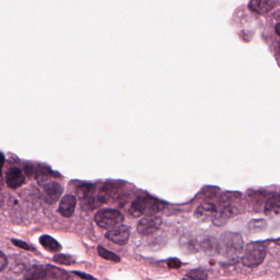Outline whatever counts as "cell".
<instances>
[{"label":"cell","mask_w":280,"mask_h":280,"mask_svg":"<svg viewBox=\"0 0 280 280\" xmlns=\"http://www.w3.org/2000/svg\"><path fill=\"white\" fill-rule=\"evenodd\" d=\"M218 248L222 256L233 260L244 252V240L239 233L225 232L218 240Z\"/></svg>","instance_id":"6da1fadb"},{"label":"cell","mask_w":280,"mask_h":280,"mask_svg":"<svg viewBox=\"0 0 280 280\" xmlns=\"http://www.w3.org/2000/svg\"><path fill=\"white\" fill-rule=\"evenodd\" d=\"M164 206L165 204L164 202L153 198L152 196L147 195L140 196L132 203L129 214L133 218H138L141 215H156L164 208Z\"/></svg>","instance_id":"7a4b0ae2"},{"label":"cell","mask_w":280,"mask_h":280,"mask_svg":"<svg viewBox=\"0 0 280 280\" xmlns=\"http://www.w3.org/2000/svg\"><path fill=\"white\" fill-rule=\"evenodd\" d=\"M266 254V246L263 242L253 241L246 247L241 260L247 267L256 268L263 263Z\"/></svg>","instance_id":"3957f363"},{"label":"cell","mask_w":280,"mask_h":280,"mask_svg":"<svg viewBox=\"0 0 280 280\" xmlns=\"http://www.w3.org/2000/svg\"><path fill=\"white\" fill-rule=\"evenodd\" d=\"M95 221L99 227L111 230L122 225L124 221V215L117 210L104 209L96 213Z\"/></svg>","instance_id":"277c9868"},{"label":"cell","mask_w":280,"mask_h":280,"mask_svg":"<svg viewBox=\"0 0 280 280\" xmlns=\"http://www.w3.org/2000/svg\"><path fill=\"white\" fill-rule=\"evenodd\" d=\"M162 223L161 217L158 215L144 217L137 225V232L142 236L152 235L160 229Z\"/></svg>","instance_id":"5b68a950"},{"label":"cell","mask_w":280,"mask_h":280,"mask_svg":"<svg viewBox=\"0 0 280 280\" xmlns=\"http://www.w3.org/2000/svg\"><path fill=\"white\" fill-rule=\"evenodd\" d=\"M130 235H131L130 228L126 225H120L119 227L107 232L105 237L118 245L124 246L128 242Z\"/></svg>","instance_id":"8992f818"},{"label":"cell","mask_w":280,"mask_h":280,"mask_svg":"<svg viewBox=\"0 0 280 280\" xmlns=\"http://www.w3.org/2000/svg\"><path fill=\"white\" fill-rule=\"evenodd\" d=\"M63 186L57 182H50L44 186L43 198L45 202L54 204L60 200L63 193Z\"/></svg>","instance_id":"52a82bcc"},{"label":"cell","mask_w":280,"mask_h":280,"mask_svg":"<svg viewBox=\"0 0 280 280\" xmlns=\"http://www.w3.org/2000/svg\"><path fill=\"white\" fill-rule=\"evenodd\" d=\"M237 214L235 207L231 204H225L219 211H217L216 215L213 217V223L216 226H222L227 223L229 219Z\"/></svg>","instance_id":"ba28073f"},{"label":"cell","mask_w":280,"mask_h":280,"mask_svg":"<svg viewBox=\"0 0 280 280\" xmlns=\"http://www.w3.org/2000/svg\"><path fill=\"white\" fill-rule=\"evenodd\" d=\"M218 209L214 203L206 202L200 204L196 211H195L194 216L197 219L206 220V219H211L216 215Z\"/></svg>","instance_id":"9c48e42d"},{"label":"cell","mask_w":280,"mask_h":280,"mask_svg":"<svg viewBox=\"0 0 280 280\" xmlns=\"http://www.w3.org/2000/svg\"><path fill=\"white\" fill-rule=\"evenodd\" d=\"M77 206V200L75 196L67 195L60 200V212L66 218H69L73 215Z\"/></svg>","instance_id":"30bf717a"},{"label":"cell","mask_w":280,"mask_h":280,"mask_svg":"<svg viewBox=\"0 0 280 280\" xmlns=\"http://www.w3.org/2000/svg\"><path fill=\"white\" fill-rule=\"evenodd\" d=\"M6 182L9 188H19L25 182L24 175L18 168L13 167L7 172Z\"/></svg>","instance_id":"8fae6325"},{"label":"cell","mask_w":280,"mask_h":280,"mask_svg":"<svg viewBox=\"0 0 280 280\" xmlns=\"http://www.w3.org/2000/svg\"><path fill=\"white\" fill-rule=\"evenodd\" d=\"M46 280H70L69 274L65 270L57 268L54 266H47L45 267Z\"/></svg>","instance_id":"7c38bea8"},{"label":"cell","mask_w":280,"mask_h":280,"mask_svg":"<svg viewBox=\"0 0 280 280\" xmlns=\"http://www.w3.org/2000/svg\"><path fill=\"white\" fill-rule=\"evenodd\" d=\"M199 248L202 250L203 252L209 254L219 253L218 248V240L212 237H206L199 241Z\"/></svg>","instance_id":"4fadbf2b"},{"label":"cell","mask_w":280,"mask_h":280,"mask_svg":"<svg viewBox=\"0 0 280 280\" xmlns=\"http://www.w3.org/2000/svg\"><path fill=\"white\" fill-rule=\"evenodd\" d=\"M264 211L267 215H278L280 211V198L278 194L270 196L266 200Z\"/></svg>","instance_id":"5bb4252c"},{"label":"cell","mask_w":280,"mask_h":280,"mask_svg":"<svg viewBox=\"0 0 280 280\" xmlns=\"http://www.w3.org/2000/svg\"><path fill=\"white\" fill-rule=\"evenodd\" d=\"M25 280H46L45 267L35 266L26 271L24 274Z\"/></svg>","instance_id":"9a60e30c"},{"label":"cell","mask_w":280,"mask_h":280,"mask_svg":"<svg viewBox=\"0 0 280 280\" xmlns=\"http://www.w3.org/2000/svg\"><path fill=\"white\" fill-rule=\"evenodd\" d=\"M40 244L42 245L45 249L50 252H60V250L62 249L61 245L50 236L43 235L41 237Z\"/></svg>","instance_id":"2e32d148"},{"label":"cell","mask_w":280,"mask_h":280,"mask_svg":"<svg viewBox=\"0 0 280 280\" xmlns=\"http://www.w3.org/2000/svg\"><path fill=\"white\" fill-rule=\"evenodd\" d=\"M208 278V273L203 269L198 268L186 273L183 280H207Z\"/></svg>","instance_id":"e0dca14e"},{"label":"cell","mask_w":280,"mask_h":280,"mask_svg":"<svg viewBox=\"0 0 280 280\" xmlns=\"http://www.w3.org/2000/svg\"><path fill=\"white\" fill-rule=\"evenodd\" d=\"M97 252H98L99 256L100 257L104 258L105 260L114 262H121L120 257L117 254L109 252L108 250L105 249V248H103L101 246H99L98 248H97Z\"/></svg>","instance_id":"ac0fdd59"},{"label":"cell","mask_w":280,"mask_h":280,"mask_svg":"<svg viewBox=\"0 0 280 280\" xmlns=\"http://www.w3.org/2000/svg\"><path fill=\"white\" fill-rule=\"evenodd\" d=\"M181 248L188 252H196L199 250V244L192 238L181 239Z\"/></svg>","instance_id":"d6986e66"},{"label":"cell","mask_w":280,"mask_h":280,"mask_svg":"<svg viewBox=\"0 0 280 280\" xmlns=\"http://www.w3.org/2000/svg\"><path fill=\"white\" fill-rule=\"evenodd\" d=\"M266 221L265 219H252L248 223V229L252 233L263 231L266 228Z\"/></svg>","instance_id":"ffe728a7"},{"label":"cell","mask_w":280,"mask_h":280,"mask_svg":"<svg viewBox=\"0 0 280 280\" xmlns=\"http://www.w3.org/2000/svg\"><path fill=\"white\" fill-rule=\"evenodd\" d=\"M53 262L60 265H65V266H72L75 263V259L72 256L64 254H59L53 257Z\"/></svg>","instance_id":"44dd1931"},{"label":"cell","mask_w":280,"mask_h":280,"mask_svg":"<svg viewBox=\"0 0 280 280\" xmlns=\"http://www.w3.org/2000/svg\"><path fill=\"white\" fill-rule=\"evenodd\" d=\"M12 244H14L16 247L22 248V249L27 250V251H34V248L29 244H26L25 241H22V240L12 239Z\"/></svg>","instance_id":"7402d4cb"},{"label":"cell","mask_w":280,"mask_h":280,"mask_svg":"<svg viewBox=\"0 0 280 280\" xmlns=\"http://www.w3.org/2000/svg\"><path fill=\"white\" fill-rule=\"evenodd\" d=\"M167 265H168L169 268L178 269L180 268L182 263L177 258H170L167 262Z\"/></svg>","instance_id":"603a6c76"},{"label":"cell","mask_w":280,"mask_h":280,"mask_svg":"<svg viewBox=\"0 0 280 280\" xmlns=\"http://www.w3.org/2000/svg\"><path fill=\"white\" fill-rule=\"evenodd\" d=\"M7 266H8V259L2 252H0V273L6 268Z\"/></svg>","instance_id":"cb8c5ba5"},{"label":"cell","mask_w":280,"mask_h":280,"mask_svg":"<svg viewBox=\"0 0 280 280\" xmlns=\"http://www.w3.org/2000/svg\"><path fill=\"white\" fill-rule=\"evenodd\" d=\"M73 273L78 277H80V278H83L84 280H97L96 278L91 276L90 274H86V273L79 272V271H73Z\"/></svg>","instance_id":"d4e9b609"},{"label":"cell","mask_w":280,"mask_h":280,"mask_svg":"<svg viewBox=\"0 0 280 280\" xmlns=\"http://www.w3.org/2000/svg\"><path fill=\"white\" fill-rule=\"evenodd\" d=\"M4 160H5V157H4V154L0 152V171H2L3 166H4Z\"/></svg>","instance_id":"484cf974"},{"label":"cell","mask_w":280,"mask_h":280,"mask_svg":"<svg viewBox=\"0 0 280 280\" xmlns=\"http://www.w3.org/2000/svg\"><path fill=\"white\" fill-rule=\"evenodd\" d=\"M4 186V178H3L2 171H0V191L2 190Z\"/></svg>","instance_id":"4316f807"}]
</instances>
